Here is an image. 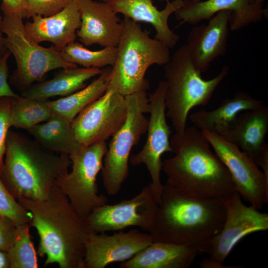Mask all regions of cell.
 I'll return each instance as SVG.
<instances>
[{"label": "cell", "mask_w": 268, "mask_h": 268, "mask_svg": "<svg viewBox=\"0 0 268 268\" xmlns=\"http://www.w3.org/2000/svg\"><path fill=\"white\" fill-rule=\"evenodd\" d=\"M11 55L9 51L0 54V97H15L18 95L15 93L8 82V60Z\"/></svg>", "instance_id": "cell-34"}, {"label": "cell", "mask_w": 268, "mask_h": 268, "mask_svg": "<svg viewBox=\"0 0 268 268\" xmlns=\"http://www.w3.org/2000/svg\"><path fill=\"white\" fill-rule=\"evenodd\" d=\"M193 0L194 1H200L201 0Z\"/></svg>", "instance_id": "cell-41"}, {"label": "cell", "mask_w": 268, "mask_h": 268, "mask_svg": "<svg viewBox=\"0 0 268 268\" xmlns=\"http://www.w3.org/2000/svg\"><path fill=\"white\" fill-rule=\"evenodd\" d=\"M148 89L125 96L128 106L127 119L112 136L101 170L104 188L109 196H115L120 191L129 175L132 147L147 132L148 119L144 114L148 113Z\"/></svg>", "instance_id": "cell-8"}, {"label": "cell", "mask_w": 268, "mask_h": 268, "mask_svg": "<svg viewBox=\"0 0 268 268\" xmlns=\"http://www.w3.org/2000/svg\"><path fill=\"white\" fill-rule=\"evenodd\" d=\"M225 66L215 77L204 80L196 67L187 44L181 46L164 65L166 83L165 104L166 117L177 133L186 128L188 116L194 107L207 105L215 89L228 75Z\"/></svg>", "instance_id": "cell-5"}, {"label": "cell", "mask_w": 268, "mask_h": 268, "mask_svg": "<svg viewBox=\"0 0 268 268\" xmlns=\"http://www.w3.org/2000/svg\"><path fill=\"white\" fill-rule=\"evenodd\" d=\"M1 1L0 8L3 15L19 13L23 18L26 7L25 0H1Z\"/></svg>", "instance_id": "cell-35"}, {"label": "cell", "mask_w": 268, "mask_h": 268, "mask_svg": "<svg viewBox=\"0 0 268 268\" xmlns=\"http://www.w3.org/2000/svg\"><path fill=\"white\" fill-rule=\"evenodd\" d=\"M225 207V217L219 233L208 242L204 253L223 264L229 253L243 237L268 229V214L242 202L235 191L221 199Z\"/></svg>", "instance_id": "cell-14"}, {"label": "cell", "mask_w": 268, "mask_h": 268, "mask_svg": "<svg viewBox=\"0 0 268 268\" xmlns=\"http://www.w3.org/2000/svg\"><path fill=\"white\" fill-rule=\"evenodd\" d=\"M166 89L165 80L160 81L148 97V113L150 117L147 139L141 150L129 158V163L132 166L141 164L146 166L151 179L149 184L151 191L158 205L161 203L163 190L160 180L161 156L165 152H173L170 143L171 131L166 121Z\"/></svg>", "instance_id": "cell-10"}, {"label": "cell", "mask_w": 268, "mask_h": 268, "mask_svg": "<svg viewBox=\"0 0 268 268\" xmlns=\"http://www.w3.org/2000/svg\"><path fill=\"white\" fill-rule=\"evenodd\" d=\"M17 201L31 214L30 225L39 235L38 254L46 257L45 266L57 264L60 268H85L87 224L56 185L44 201L21 198Z\"/></svg>", "instance_id": "cell-2"}, {"label": "cell", "mask_w": 268, "mask_h": 268, "mask_svg": "<svg viewBox=\"0 0 268 268\" xmlns=\"http://www.w3.org/2000/svg\"><path fill=\"white\" fill-rule=\"evenodd\" d=\"M153 242L149 233L133 229L113 235L89 232L85 243V268H104L129 260Z\"/></svg>", "instance_id": "cell-15"}, {"label": "cell", "mask_w": 268, "mask_h": 268, "mask_svg": "<svg viewBox=\"0 0 268 268\" xmlns=\"http://www.w3.org/2000/svg\"><path fill=\"white\" fill-rule=\"evenodd\" d=\"M99 0L102 2H110L114 0Z\"/></svg>", "instance_id": "cell-40"}, {"label": "cell", "mask_w": 268, "mask_h": 268, "mask_svg": "<svg viewBox=\"0 0 268 268\" xmlns=\"http://www.w3.org/2000/svg\"><path fill=\"white\" fill-rule=\"evenodd\" d=\"M262 101L249 94L238 92L231 98L225 99L216 109H201L190 115V120L198 129L222 135L234 124L239 113L263 105Z\"/></svg>", "instance_id": "cell-23"}, {"label": "cell", "mask_w": 268, "mask_h": 268, "mask_svg": "<svg viewBox=\"0 0 268 268\" xmlns=\"http://www.w3.org/2000/svg\"><path fill=\"white\" fill-rule=\"evenodd\" d=\"M102 70L96 67H77L62 68L52 79L34 83L21 91L25 97L48 99L56 96H67L86 86V82L99 75Z\"/></svg>", "instance_id": "cell-24"}, {"label": "cell", "mask_w": 268, "mask_h": 268, "mask_svg": "<svg viewBox=\"0 0 268 268\" xmlns=\"http://www.w3.org/2000/svg\"><path fill=\"white\" fill-rule=\"evenodd\" d=\"M50 102L48 99L30 98L19 95L13 97L11 127L28 131L48 121L53 114Z\"/></svg>", "instance_id": "cell-27"}, {"label": "cell", "mask_w": 268, "mask_h": 268, "mask_svg": "<svg viewBox=\"0 0 268 268\" xmlns=\"http://www.w3.org/2000/svg\"><path fill=\"white\" fill-rule=\"evenodd\" d=\"M248 1L251 4L263 6L265 0H248Z\"/></svg>", "instance_id": "cell-39"}, {"label": "cell", "mask_w": 268, "mask_h": 268, "mask_svg": "<svg viewBox=\"0 0 268 268\" xmlns=\"http://www.w3.org/2000/svg\"><path fill=\"white\" fill-rule=\"evenodd\" d=\"M225 217L222 200L185 195L165 183L153 226V242L188 245L203 253Z\"/></svg>", "instance_id": "cell-3"}, {"label": "cell", "mask_w": 268, "mask_h": 268, "mask_svg": "<svg viewBox=\"0 0 268 268\" xmlns=\"http://www.w3.org/2000/svg\"><path fill=\"white\" fill-rule=\"evenodd\" d=\"M229 171L242 199L260 209L268 202V178L247 154L222 136L201 131Z\"/></svg>", "instance_id": "cell-13"}, {"label": "cell", "mask_w": 268, "mask_h": 268, "mask_svg": "<svg viewBox=\"0 0 268 268\" xmlns=\"http://www.w3.org/2000/svg\"><path fill=\"white\" fill-rule=\"evenodd\" d=\"M175 153L162 163L166 183L192 197L221 199L236 191L229 171L210 149L202 131L195 126L176 133L170 140Z\"/></svg>", "instance_id": "cell-1"}, {"label": "cell", "mask_w": 268, "mask_h": 268, "mask_svg": "<svg viewBox=\"0 0 268 268\" xmlns=\"http://www.w3.org/2000/svg\"><path fill=\"white\" fill-rule=\"evenodd\" d=\"M23 19L19 13L2 17L5 45L13 55L16 64L9 77L13 86L22 91L36 82L43 81L45 75L52 70L77 67L65 61L60 52L52 47H42L33 41L25 30Z\"/></svg>", "instance_id": "cell-7"}, {"label": "cell", "mask_w": 268, "mask_h": 268, "mask_svg": "<svg viewBox=\"0 0 268 268\" xmlns=\"http://www.w3.org/2000/svg\"><path fill=\"white\" fill-rule=\"evenodd\" d=\"M17 226L9 218L0 214V249L6 252L14 243Z\"/></svg>", "instance_id": "cell-33"}, {"label": "cell", "mask_w": 268, "mask_h": 268, "mask_svg": "<svg viewBox=\"0 0 268 268\" xmlns=\"http://www.w3.org/2000/svg\"><path fill=\"white\" fill-rule=\"evenodd\" d=\"M30 226L29 223L17 226L14 243L7 252L10 268H38L37 253L29 231Z\"/></svg>", "instance_id": "cell-29"}, {"label": "cell", "mask_w": 268, "mask_h": 268, "mask_svg": "<svg viewBox=\"0 0 268 268\" xmlns=\"http://www.w3.org/2000/svg\"><path fill=\"white\" fill-rule=\"evenodd\" d=\"M112 67L102 69L99 77L83 88L67 96L50 101L53 113L70 122L89 104L102 96L108 88Z\"/></svg>", "instance_id": "cell-26"}, {"label": "cell", "mask_w": 268, "mask_h": 268, "mask_svg": "<svg viewBox=\"0 0 268 268\" xmlns=\"http://www.w3.org/2000/svg\"><path fill=\"white\" fill-rule=\"evenodd\" d=\"M81 23L80 14L75 0L58 13L49 16L33 15L32 21L24 24L29 37L35 42H49L54 49L61 52L75 41Z\"/></svg>", "instance_id": "cell-20"}, {"label": "cell", "mask_w": 268, "mask_h": 268, "mask_svg": "<svg viewBox=\"0 0 268 268\" xmlns=\"http://www.w3.org/2000/svg\"><path fill=\"white\" fill-rule=\"evenodd\" d=\"M0 214L11 219L17 226L29 223L32 215L8 192L0 179Z\"/></svg>", "instance_id": "cell-30"}, {"label": "cell", "mask_w": 268, "mask_h": 268, "mask_svg": "<svg viewBox=\"0 0 268 268\" xmlns=\"http://www.w3.org/2000/svg\"><path fill=\"white\" fill-rule=\"evenodd\" d=\"M63 58L68 63L83 67L100 68L112 67L116 61L117 47H106L97 51H91L79 42L73 41L61 52Z\"/></svg>", "instance_id": "cell-28"}, {"label": "cell", "mask_w": 268, "mask_h": 268, "mask_svg": "<svg viewBox=\"0 0 268 268\" xmlns=\"http://www.w3.org/2000/svg\"><path fill=\"white\" fill-rule=\"evenodd\" d=\"M109 3L117 14H122L125 18L151 24L156 31L155 38L169 48L178 43L180 37L170 28L168 19L181 7L183 0L167 1L161 10L154 5L152 0H114Z\"/></svg>", "instance_id": "cell-21"}, {"label": "cell", "mask_w": 268, "mask_h": 268, "mask_svg": "<svg viewBox=\"0 0 268 268\" xmlns=\"http://www.w3.org/2000/svg\"><path fill=\"white\" fill-rule=\"evenodd\" d=\"M107 148L105 141L101 142L69 155L71 171L56 181L55 185L67 196L73 209L84 219L94 209L107 202V197L99 194L96 182Z\"/></svg>", "instance_id": "cell-9"}, {"label": "cell", "mask_w": 268, "mask_h": 268, "mask_svg": "<svg viewBox=\"0 0 268 268\" xmlns=\"http://www.w3.org/2000/svg\"><path fill=\"white\" fill-rule=\"evenodd\" d=\"M200 253L188 245L153 242L132 258L121 262L120 268H188Z\"/></svg>", "instance_id": "cell-22"}, {"label": "cell", "mask_w": 268, "mask_h": 268, "mask_svg": "<svg viewBox=\"0 0 268 268\" xmlns=\"http://www.w3.org/2000/svg\"><path fill=\"white\" fill-rule=\"evenodd\" d=\"M0 268H10V263L7 252L0 249Z\"/></svg>", "instance_id": "cell-37"}, {"label": "cell", "mask_w": 268, "mask_h": 268, "mask_svg": "<svg viewBox=\"0 0 268 268\" xmlns=\"http://www.w3.org/2000/svg\"><path fill=\"white\" fill-rule=\"evenodd\" d=\"M73 0H25L23 18L33 15L46 17L55 14L66 7Z\"/></svg>", "instance_id": "cell-31"}, {"label": "cell", "mask_w": 268, "mask_h": 268, "mask_svg": "<svg viewBox=\"0 0 268 268\" xmlns=\"http://www.w3.org/2000/svg\"><path fill=\"white\" fill-rule=\"evenodd\" d=\"M268 107L263 104L239 115L233 126L221 136L251 158L268 178Z\"/></svg>", "instance_id": "cell-16"}, {"label": "cell", "mask_w": 268, "mask_h": 268, "mask_svg": "<svg viewBox=\"0 0 268 268\" xmlns=\"http://www.w3.org/2000/svg\"><path fill=\"white\" fill-rule=\"evenodd\" d=\"M200 266L205 268H235V267H225L223 264L215 261L210 258L202 260L200 263Z\"/></svg>", "instance_id": "cell-36"}, {"label": "cell", "mask_w": 268, "mask_h": 268, "mask_svg": "<svg viewBox=\"0 0 268 268\" xmlns=\"http://www.w3.org/2000/svg\"><path fill=\"white\" fill-rule=\"evenodd\" d=\"M225 10L232 11L229 27L232 31L260 22L268 11L263 6L250 3L248 0H183L182 6L175 14L177 19L181 21L180 24H196Z\"/></svg>", "instance_id": "cell-18"}, {"label": "cell", "mask_w": 268, "mask_h": 268, "mask_svg": "<svg viewBox=\"0 0 268 268\" xmlns=\"http://www.w3.org/2000/svg\"><path fill=\"white\" fill-rule=\"evenodd\" d=\"M160 0V1H169V0Z\"/></svg>", "instance_id": "cell-42"}, {"label": "cell", "mask_w": 268, "mask_h": 268, "mask_svg": "<svg viewBox=\"0 0 268 268\" xmlns=\"http://www.w3.org/2000/svg\"><path fill=\"white\" fill-rule=\"evenodd\" d=\"M126 99L116 91L107 88L71 123L75 136L84 147L104 142L124 125L127 117Z\"/></svg>", "instance_id": "cell-11"}, {"label": "cell", "mask_w": 268, "mask_h": 268, "mask_svg": "<svg viewBox=\"0 0 268 268\" xmlns=\"http://www.w3.org/2000/svg\"><path fill=\"white\" fill-rule=\"evenodd\" d=\"M158 206L149 184L130 199L96 208L85 220L89 232L106 233L138 226L148 233L153 226Z\"/></svg>", "instance_id": "cell-12"}, {"label": "cell", "mask_w": 268, "mask_h": 268, "mask_svg": "<svg viewBox=\"0 0 268 268\" xmlns=\"http://www.w3.org/2000/svg\"><path fill=\"white\" fill-rule=\"evenodd\" d=\"M117 46V53L112 67L108 88L124 96L149 88L144 76L153 65L164 66L171 58L170 48L149 36L138 23L125 18Z\"/></svg>", "instance_id": "cell-6"}, {"label": "cell", "mask_w": 268, "mask_h": 268, "mask_svg": "<svg viewBox=\"0 0 268 268\" xmlns=\"http://www.w3.org/2000/svg\"><path fill=\"white\" fill-rule=\"evenodd\" d=\"M71 123L62 116L53 114L48 121L28 132L44 148L70 155L78 152L84 147L76 139Z\"/></svg>", "instance_id": "cell-25"}, {"label": "cell", "mask_w": 268, "mask_h": 268, "mask_svg": "<svg viewBox=\"0 0 268 268\" xmlns=\"http://www.w3.org/2000/svg\"><path fill=\"white\" fill-rule=\"evenodd\" d=\"M81 23L76 37L85 46L97 44L117 47L123 30V22L109 2L75 0Z\"/></svg>", "instance_id": "cell-17"}, {"label": "cell", "mask_w": 268, "mask_h": 268, "mask_svg": "<svg viewBox=\"0 0 268 268\" xmlns=\"http://www.w3.org/2000/svg\"><path fill=\"white\" fill-rule=\"evenodd\" d=\"M231 10L218 12L207 24L193 27L188 36V46L196 67L206 71L210 64L227 51Z\"/></svg>", "instance_id": "cell-19"}, {"label": "cell", "mask_w": 268, "mask_h": 268, "mask_svg": "<svg viewBox=\"0 0 268 268\" xmlns=\"http://www.w3.org/2000/svg\"><path fill=\"white\" fill-rule=\"evenodd\" d=\"M13 97H0V175L4 164L7 134L11 127V115Z\"/></svg>", "instance_id": "cell-32"}, {"label": "cell", "mask_w": 268, "mask_h": 268, "mask_svg": "<svg viewBox=\"0 0 268 268\" xmlns=\"http://www.w3.org/2000/svg\"><path fill=\"white\" fill-rule=\"evenodd\" d=\"M5 155L0 179L17 200L47 199L56 180L68 173L71 164L68 155L47 149L36 140L10 130Z\"/></svg>", "instance_id": "cell-4"}, {"label": "cell", "mask_w": 268, "mask_h": 268, "mask_svg": "<svg viewBox=\"0 0 268 268\" xmlns=\"http://www.w3.org/2000/svg\"><path fill=\"white\" fill-rule=\"evenodd\" d=\"M2 21V17L0 16V54H4L7 51L4 43V37L3 36Z\"/></svg>", "instance_id": "cell-38"}]
</instances>
